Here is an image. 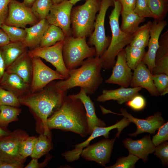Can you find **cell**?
Masks as SVG:
<instances>
[{"label":"cell","mask_w":168,"mask_h":168,"mask_svg":"<svg viewBox=\"0 0 168 168\" xmlns=\"http://www.w3.org/2000/svg\"><path fill=\"white\" fill-rule=\"evenodd\" d=\"M49 25L46 19L39 21L30 27L24 28L26 35L23 42L25 46L30 49L39 46L43 36Z\"/></svg>","instance_id":"obj_25"},{"label":"cell","mask_w":168,"mask_h":168,"mask_svg":"<svg viewBox=\"0 0 168 168\" xmlns=\"http://www.w3.org/2000/svg\"><path fill=\"white\" fill-rule=\"evenodd\" d=\"M120 3L122 10L124 11H133L136 5V0H118Z\"/></svg>","instance_id":"obj_45"},{"label":"cell","mask_w":168,"mask_h":168,"mask_svg":"<svg viewBox=\"0 0 168 168\" xmlns=\"http://www.w3.org/2000/svg\"><path fill=\"white\" fill-rule=\"evenodd\" d=\"M123 143L129 153L137 156L145 162L147 161L149 154L154 152L156 147L152 142L150 135L137 140L127 138L124 140Z\"/></svg>","instance_id":"obj_19"},{"label":"cell","mask_w":168,"mask_h":168,"mask_svg":"<svg viewBox=\"0 0 168 168\" xmlns=\"http://www.w3.org/2000/svg\"><path fill=\"white\" fill-rule=\"evenodd\" d=\"M65 0H52L53 4L59 3Z\"/></svg>","instance_id":"obj_52"},{"label":"cell","mask_w":168,"mask_h":168,"mask_svg":"<svg viewBox=\"0 0 168 168\" xmlns=\"http://www.w3.org/2000/svg\"><path fill=\"white\" fill-rule=\"evenodd\" d=\"M130 86L132 87H141L147 90L153 96L159 95L152 77V73L142 61L134 69Z\"/></svg>","instance_id":"obj_17"},{"label":"cell","mask_w":168,"mask_h":168,"mask_svg":"<svg viewBox=\"0 0 168 168\" xmlns=\"http://www.w3.org/2000/svg\"><path fill=\"white\" fill-rule=\"evenodd\" d=\"M35 0H23V2L28 7H31Z\"/></svg>","instance_id":"obj_51"},{"label":"cell","mask_w":168,"mask_h":168,"mask_svg":"<svg viewBox=\"0 0 168 168\" xmlns=\"http://www.w3.org/2000/svg\"><path fill=\"white\" fill-rule=\"evenodd\" d=\"M142 88L141 87L128 88L121 86L115 89H103L101 94L97 97L96 100L105 102L113 100H116L119 104H122L138 94Z\"/></svg>","instance_id":"obj_22"},{"label":"cell","mask_w":168,"mask_h":168,"mask_svg":"<svg viewBox=\"0 0 168 168\" xmlns=\"http://www.w3.org/2000/svg\"><path fill=\"white\" fill-rule=\"evenodd\" d=\"M102 68L103 63L100 57L88 58L83 61L80 67L68 70V77L55 82V86L62 92L80 87L87 94H92L103 82L100 73Z\"/></svg>","instance_id":"obj_3"},{"label":"cell","mask_w":168,"mask_h":168,"mask_svg":"<svg viewBox=\"0 0 168 168\" xmlns=\"http://www.w3.org/2000/svg\"><path fill=\"white\" fill-rule=\"evenodd\" d=\"M167 25V22L164 20H155L152 22L147 45L148 49L142 60L151 73L155 65V57L159 46L160 36Z\"/></svg>","instance_id":"obj_16"},{"label":"cell","mask_w":168,"mask_h":168,"mask_svg":"<svg viewBox=\"0 0 168 168\" xmlns=\"http://www.w3.org/2000/svg\"><path fill=\"white\" fill-rule=\"evenodd\" d=\"M11 0H0V28L4 23L8 13V5Z\"/></svg>","instance_id":"obj_44"},{"label":"cell","mask_w":168,"mask_h":168,"mask_svg":"<svg viewBox=\"0 0 168 168\" xmlns=\"http://www.w3.org/2000/svg\"><path fill=\"white\" fill-rule=\"evenodd\" d=\"M73 6L69 0L53 4L46 18L50 25L60 28L66 37L72 35L70 25L71 14Z\"/></svg>","instance_id":"obj_12"},{"label":"cell","mask_w":168,"mask_h":168,"mask_svg":"<svg viewBox=\"0 0 168 168\" xmlns=\"http://www.w3.org/2000/svg\"><path fill=\"white\" fill-rule=\"evenodd\" d=\"M95 48L90 47L86 43V37H66L62 48L63 60L66 68L71 70L77 68L85 59L93 57Z\"/></svg>","instance_id":"obj_6"},{"label":"cell","mask_w":168,"mask_h":168,"mask_svg":"<svg viewBox=\"0 0 168 168\" xmlns=\"http://www.w3.org/2000/svg\"><path fill=\"white\" fill-rule=\"evenodd\" d=\"M31 58L33 71L30 85V93L40 91L54 80L65 79L63 76L45 65L40 58L33 57Z\"/></svg>","instance_id":"obj_10"},{"label":"cell","mask_w":168,"mask_h":168,"mask_svg":"<svg viewBox=\"0 0 168 168\" xmlns=\"http://www.w3.org/2000/svg\"><path fill=\"white\" fill-rule=\"evenodd\" d=\"M124 49L127 63L132 70H134L138 64L142 61L146 53L145 49L139 48L129 44Z\"/></svg>","instance_id":"obj_31"},{"label":"cell","mask_w":168,"mask_h":168,"mask_svg":"<svg viewBox=\"0 0 168 168\" xmlns=\"http://www.w3.org/2000/svg\"><path fill=\"white\" fill-rule=\"evenodd\" d=\"M63 41H62L49 47L39 46L28 51V53L31 58L39 57L51 63L55 68L56 71L66 79L68 77L69 74L68 70L65 65L63 58Z\"/></svg>","instance_id":"obj_9"},{"label":"cell","mask_w":168,"mask_h":168,"mask_svg":"<svg viewBox=\"0 0 168 168\" xmlns=\"http://www.w3.org/2000/svg\"><path fill=\"white\" fill-rule=\"evenodd\" d=\"M117 137L111 139L102 140L88 145L82 150L80 156L87 161H95L105 166L110 161L114 141Z\"/></svg>","instance_id":"obj_13"},{"label":"cell","mask_w":168,"mask_h":168,"mask_svg":"<svg viewBox=\"0 0 168 168\" xmlns=\"http://www.w3.org/2000/svg\"><path fill=\"white\" fill-rule=\"evenodd\" d=\"M82 0H69L70 2L73 5H75L77 2Z\"/></svg>","instance_id":"obj_53"},{"label":"cell","mask_w":168,"mask_h":168,"mask_svg":"<svg viewBox=\"0 0 168 168\" xmlns=\"http://www.w3.org/2000/svg\"><path fill=\"white\" fill-rule=\"evenodd\" d=\"M154 154L161 160L165 166L168 164V142H164L155 147Z\"/></svg>","instance_id":"obj_42"},{"label":"cell","mask_w":168,"mask_h":168,"mask_svg":"<svg viewBox=\"0 0 168 168\" xmlns=\"http://www.w3.org/2000/svg\"><path fill=\"white\" fill-rule=\"evenodd\" d=\"M10 132L7 128H4L0 127V137L8 134Z\"/></svg>","instance_id":"obj_50"},{"label":"cell","mask_w":168,"mask_h":168,"mask_svg":"<svg viewBox=\"0 0 168 168\" xmlns=\"http://www.w3.org/2000/svg\"><path fill=\"white\" fill-rule=\"evenodd\" d=\"M65 37L64 33L60 28L50 25L43 36L39 46L47 47L52 46L58 42L63 41Z\"/></svg>","instance_id":"obj_29"},{"label":"cell","mask_w":168,"mask_h":168,"mask_svg":"<svg viewBox=\"0 0 168 168\" xmlns=\"http://www.w3.org/2000/svg\"><path fill=\"white\" fill-rule=\"evenodd\" d=\"M149 7L157 17V20L164 19L168 11L167 2L164 0H147Z\"/></svg>","instance_id":"obj_35"},{"label":"cell","mask_w":168,"mask_h":168,"mask_svg":"<svg viewBox=\"0 0 168 168\" xmlns=\"http://www.w3.org/2000/svg\"><path fill=\"white\" fill-rule=\"evenodd\" d=\"M72 98L80 100L82 103L85 110L87 119L89 134L90 135L96 127H104L105 122L98 118L96 114L94 104L90 97L87 96L84 89L81 88L77 94L68 96Z\"/></svg>","instance_id":"obj_20"},{"label":"cell","mask_w":168,"mask_h":168,"mask_svg":"<svg viewBox=\"0 0 168 168\" xmlns=\"http://www.w3.org/2000/svg\"><path fill=\"white\" fill-rule=\"evenodd\" d=\"M133 11L141 17L151 18L157 20V17L152 13L149 7L147 0H136Z\"/></svg>","instance_id":"obj_40"},{"label":"cell","mask_w":168,"mask_h":168,"mask_svg":"<svg viewBox=\"0 0 168 168\" xmlns=\"http://www.w3.org/2000/svg\"><path fill=\"white\" fill-rule=\"evenodd\" d=\"M1 28L6 33L10 42H23L25 39L26 33L25 29L16 26L3 24Z\"/></svg>","instance_id":"obj_34"},{"label":"cell","mask_w":168,"mask_h":168,"mask_svg":"<svg viewBox=\"0 0 168 168\" xmlns=\"http://www.w3.org/2000/svg\"><path fill=\"white\" fill-rule=\"evenodd\" d=\"M113 2L114 8L109 16L112 37L109 45L100 57L103 63V68L105 70L113 68L117 55L129 44L132 38V35L127 34L121 30L119 18L122 10L121 6L118 0H113Z\"/></svg>","instance_id":"obj_4"},{"label":"cell","mask_w":168,"mask_h":168,"mask_svg":"<svg viewBox=\"0 0 168 168\" xmlns=\"http://www.w3.org/2000/svg\"><path fill=\"white\" fill-rule=\"evenodd\" d=\"M158 129L157 133L153 136L152 140L155 147L168 140V122L164 124Z\"/></svg>","instance_id":"obj_41"},{"label":"cell","mask_w":168,"mask_h":168,"mask_svg":"<svg viewBox=\"0 0 168 168\" xmlns=\"http://www.w3.org/2000/svg\"><path fill=\"white\" fill-rule=\"evenodd\" d=\"M155 65L152 73H163L168 75V30L161 36L159 46L156 52Z\"/></svg>","instance_id":"obj_24"},{"label":"cell","mask_w":168,"mask_h":168,"mask_svg":"<svg viewBox=\"0 0 168 168\" xmlns=\"http://www.w3.org/2000/svg\"><path fill=\"white\" fill-rule=\"evenodd\" d=\"M6 72L16 74L26 82L30 85L31 81L33 64L31 58L25 52L6 70Z\"/></svg>","instance_id":"obj_23"},{"label":"cell","mask_w":168,"mask_h":168,"mask_svg":"<svg viewBox=\"0 0 168 168\" xmlns=\"http://www.w3.org/2000/svg\"><path fill=\"white\" fill-rule=\"evenodd\" d=\"M125 103L127 106L136 111L142 110L145 108L146 105L145 98L139 94L134 96Z\"/></svg>","instance_id":"obj_43"},{"label":"cell","mask_w":168,"mask_h":168,"mask_svg":"<svg viewBox=\"0 0 168 168\" xmlns=\"http://www.w3.org/2000/svg\"><path fill=\"white\" fill-rule=\"evenodd\" d=\"M52 82L42 90L18 98L21 105L27 106L40 120L42 133L51 135L47 126L48 118L61 105L67 91L62 92Z\"/></svg>","instance_id":"obj_2"},{"label":"cell","mask_w":168,"mask_h":168,"mask_svg":"<svg viewBox=\"0 0 168 168\" xmlns=\"http://www.w3.org/2000/svg\"><path fill=\"white\" fill-rule=\"evenodd\" d=\"M53 148L51 137L41 133L37 137L32 153L30 156L32 158L39 159L47 154Z\"/></svg>","instance_id":"obj_30"},{"label":"cell","mask_w":168,"mask_h":168,"mask_svg":"<svg viewBox=\"0 0 168 168\" xmlns=\"http://www.w3.org/2000/svg\"><path fill=\"white\" fill-rule=\"evenodd\" d=\"M10 42V40L6 33L0 28V48Z\"/></svg>","instance_id":"obj_47"},{"label":"cell","mask_w":168,"mask_h":168,"mask_svg":"<svg viewBox=\"0 0 168 168\" xmlns=\"http://www.w3.org/2000/svg\"><path fill=\"white\" fill-rule=\"evenodd\" d=\"M39 20L32 12L30 7L16 0H11L8 13L5 24L25 28L28 25H34Z\"/></svg>","instance_id":"obj_11"},{"label":"cell","mask_w":168,"mask_h":168,"mask_svg":"<svg viewBox=\"0 0 168 168\" xmlns=\"http://www.w3.org/2000/svg\"><path fill=\"white\" fill-rule=\"evenodd\" d=\"M117 57V60L112 68V73L105 82L128 87L130 86L133 73L127 63L124 49L119 52Z\"/></svg>","instance_id":"obj_15"},{"label":"cell","mask_w":168,"mask_h":168,"mask_svg":"<svg viewBox=\"0 0 168 168\" xmlns=\"http://www.w3.org/2000/svg\"><path fill=\"white\" fill-rule=\"evenodd\" d=\"M152 77L154 86L159 95L164 96L167 94L168 75L163 73H152Z\"/></svg>","instance_id":"obj_37"},{"label":"cell","mask_w":168,"mask_h":168,"mask_svg":"<svg viewBox=\"0 0 168 168\" xmlns=\"http://www.w3.org/2000/svg\"><path fill=\"white\" fill-rule=\"evenodd\" d=\"M29 163L25 167V168H39L43 167L44 165L39 164L38 162V159L36 158H32Z\"/></svg>","instance_id":"obj_48"},{"label":"cell","mask_w":168,"mask_h":168,"mask_svg":"<svg viewBox=\"0 0 168 168\" xmlns=\"http://www.w3.org/2000/svg\"><path fill=\"white\" fill-rule=\"evenodd\" d=\"M6 68L4 61L0 50V82L6 71Z\"/></svg>","instance_id":"obj_49"},{"label":"cell","mask_w":168,"mask_h":168,"mask_svg":"<svg viewBox=\"0 0 168 168\" xmlns=\"http://www.w3.org/2000/svg\"><path fill=\"white\" fill-rule=\"evenodd\" d=\"M21 110L10 106L2 105L0 106V127L7 128L9 123L18 120V116L21 113Z\"/></svg>","instance_id":"obj_32"},{"label":"cell","mask_w":168,"mask_h":168,"mask_svg":"<svg viewBox=\"0 0 168 168\" xmlns=\"http://www.w3.org/2000/svg\"><path fill=\"white\" fill-rule=\"evenodd\" d=\"M140 158L137 156L129 153L126 157H119L113 165L105 166L106 168H132L135 167L136 163Z\"/></svg>","instance_id":"obj_39"},{"label":"cell","mask_w":168,"mask_h":168,"mask_svg":"<svg viewBox=\"0 0 168 168\" xmlns=\"http://www.w3.org/2000/svg\"><path fill=\"white\" fill-rule=\"evenodd\" d=\"M152 22L149 21L139 26L133 34L129 45L140 49H145L147 46L150 37V30Z\"/></svg>","instance_id":"obj_28"},{"label":"cell","mask_w":168,"mask_h":168,"mask_svg":"<svg viewBox=\"0 0 168 168\" xmlns=\"http://www.w3.org/2000/svg\"><path fill=\"white\" fill-rule=\"evenodd\" d=\"M27 49L21 41L10 42L1 47L0 50L6 69L20 56L27 51Z\"/></svg>","instance_id":"obj_26"},{"label":"cell","mask_w":168,"mask_h":168,"mask_svg":"<svg viewBox=\"0 0 168 168\" xmlns=\"http://www.w3.org/2000/svg\"><path fill=\"white\" fill-rule=\"evenodd\" d=\"M0 86L12 92L18 98L30 92V84L18 75L6 71L0 82Z\"/></svg>","instance_id":"obj_21"},{"label":"cell","mask_w":168,"mask_h":168,"mask_svg":"<svg viewBox=\"0 0 168 168\" xmlns=\"http://www.w3.org/2000/svg\"><path fill=\"white\" fill-rule=\"evenodd\" d=\"M28 136L25 131L17 129L0 137V162L23 164L25 161L19 154L20 145Z\"/></svg>","instance_id":"obj_8"},{"label":"cell","mask_w":168,"mask_h":168,"mask_svg":"<svg viewBox=\"0 0 168 168\" xmlns=\"http://www.w3.org/2000/svg\"><path fill=\"white\" fill-rule=\"evenodd\" d=\"M166 2H167L168 0H164Z\"/></svg>","instance_id":"obj_54"},{"label":"cell","mask_w":168,"mask_h":168,"mask_svg":"<svg viewBox=\"0 0 168 168\" xmlns=\"http://www.w3.org/2000/svg\"><path fill=\"white\" fill-rule=\"evenodd\" d=\"M53 4L52 0H35L30 7L39 21L46 18Z\"/></svg>","instance_id":"obj_33"},{"label":"cell","mask_w":168,"mask_h":168,"mask_svg":"<svg viewBox=\"0 0 168 168\" xmlns=\"http://www.w3.org/2000/svg\"><path fill=\"white\" fill-rule=\"evenodd\" d=\"M101 0H86L82 5L72 7L71 14L72 35L75 37L90 36L94 29L96 14Z\"/></svg>","instance_id":"obj_5"},{"label":"cell","mask_w":168,"mask_h":168,"mask_svg":"<svg viewBox=\"0 0 168 168\" xmlns=\"http://www.w3.org/2000/svg\"><path fill=\"white\" fill-rule=\"evenodd\" d=\"M120 125L117 123L112 125L108 127H96L93 129L89 137L85 141L74 145L75 148L71 150L67 151L62 154L63 156L67 161L72 162L77 160L79 158L82 150L89 144L90 142L94 138L101 136L105 138H109L110 132L112 130L119 129Z\"/></svg>","instance_id":"obj_18"},{"label":"cell","mask_w":168,"mask_h":168,"mask_svg":"<svg viewBox=\"0 0 168 168\" xmlns=\"http://www.w3.org/2000/svg\"><path fill=\"white\" fill-rule=\"evenodd\" d=\"M121 114L114 113L104 109L103 112L106 114L111 113L121 115L127 118L130 122L134 123L137 126V129L134 133L129 134L131 136L136 137L138 135L144 133H148L151 134H154L164 124V120L160 112H156L154 115L148 117L145 119H141L133 117L128 113L125 109L121 108L120 110Z\"/></svg>","instance_id":"obj_14"},{"label":"cell","mask_w":168,"mask_h":168,"mask_svg":"<svg viewBox=\"0 0 168 168\" xmlns=\"http://www.w3.org/2000/svg\"><path fill=\"white\" fill-rule=\"evenodd\" d=\"M23 163L20 162L8 163L0 162V168H21Z\"/></svg>","instance_id":"obj_46"},{"label":"cell","mask_w":168,"mask_h":168,"mask_svg":"<svg viewBox=\"0 0 168 168\" xmlns=\"http://www.w3.org/2000/svg\"><path fill=\"white\" fill-rule=\"evenodd\" d=\"M21 105L17 97L0 86V106L5 105L19 107Z\"/></svg>","instance_id":"obj_38"},{"label":"cell","mask_w":168,"mask_h":168,"mask_svg":"<svg viewBox=\"0 0 168 168\" xmlns=\"http://www.w3.org/2000/svg\"><path fill=\"white\" fill-rule=\"evenodd\" d=\"M113 0H101L98 13L94 25V30L90 36L88 44L94 45L95 49V56L100 57L107 49L110 44L111 37L106 36L105 21L107 10L110 6H114Z\"/></svg>","instance_id":"obj_7"},{"label":"cell","mask_w":168,"mask_h":168,"mask_svg":"<svg viewBox=\"0 0 168 168\" xmlns=\"http://www.w3.org/2000/svg\"><path fill=\"white\" fill-rule=\"evenodd\" d=\"M49 130L57 129L77 133L82 137L89 134L87 116L79 99L66 95L60 106L47 120Z\"/></svg>","instance_id":"obj_1"},{"label":"cell","mask_w":168,"mask_h":168,"mask_svg":"<svg viewBox=\"0 0 168 168\" xmlns=\"http://www.w3.org/2000/svg\"><path fill=\"white\" fill-rule=\"evenodd\" d=\"M37 137L28 136L21 143L19 154L22 159L25 161L26 158L30 156L33 152Z\"/></svg>","instance_id":"obj_36"},{"label":"cell","mask_w":168,"mask_h":168,"mask_svg":"<svg viewBox=\"0 0 168 168\" xmlns=\"http://www.w3.org/2000/svg\"><path fill=\"white\" fill-rule=\"evenodd\" d=\"M122 17L120 28L124 33L132 35L139 27L141 23L144 22L145 18L141 17L134 11H124L122 10Z\"/></svg>","instance_id":"obj_27"}]
</instances>
